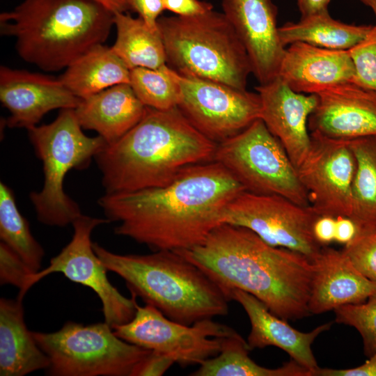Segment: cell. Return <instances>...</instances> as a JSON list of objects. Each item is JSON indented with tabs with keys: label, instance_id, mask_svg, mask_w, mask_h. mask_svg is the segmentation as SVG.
I'll use <instances>...</instances> for the list:
<instances>
[{
	"label": "cell",
	"instance_id": "obj_1",
	"mask_svg": "<svg viewBox=\"0 0 376 376\" xmlns=\"http://www.w3.org/2000/svg\"><path fill=\"white\" fill-rule=\"evenodd\" d=\"M244 187L215 161L189 165L163 187L104 194L97 200L114 233L155 251L201 244L224 224L228 204Z\"/></svg>",
	"mask_w": 376,
	"mask_h": 376
},
{
	"label": "cell",
	"instance_id": "obj_2",
	"mask_svg": "<svg viewBox=\"0 0 376 376\" xmlns=\"http://www.w3.org/2000/svg\"><path fill=\"white\" fill-rule=\"evenodd\" d=\"M202 269L230 298L235 289L262 301L285 320L308 316L313 263L304 255L273 246L245 227H216L200 244L175 251Z\"/></svg>",
	"mask_w": 376,
	"mask_h": 376
},
{
	"label": "cell",
	"instance_id": "obj_3",
	"mask_svg": "<svg viewBox=\"0 0 376 376\" xmlns=\"http://www.w3.org/2000/svg\"><path fill=\"white\" fill-rule=\"evenodd\" d=\"M217 146L178 107H146L141 120L94 159L105 194L134 191L165 186L185 167L214 161Z\"/></svg>",
	"mask_w": 376,
	"mask_h": 376
},
{
	"label": "cell",
	"instance_id": "obj_4",
	"mask_svg": "<svg viewBox=\"0 0 376 376\" xmlns=\"http://www.w3.org/2000/svg\"><path fill=\"white\" fill-rule=\"evenodd\" d=\"M113 16L92 0H24L1 13L0 31L15 39L17 52L24 61L56 72L103 44Z\"/></svg>",
	"mask_w": 376,
	"mask_h": 376
},
{
	"label": "cell",
	"instance_id": "obj_5",
	"mask_svg": "<svg viewBox=\"0 0 376 376\" xmlns=\"http://www.w3.org/2000/svg\"><path fill=\"white\" fill-rule=\"evenodd\" d=\"M94 251L108 271L120 276L132 296L168 318L187 325L225 315L230 301L202 269L175 251L118 254L97 242Z\"/></svg>",
	"mask_w": 376,
	"mask_h": 376
},
{
	"label": "cell",
	"instance_id": "obj_6",
	"mask_svg": "<svg viewBox=\"0 0 376 376\" xmlns=\"http://www.w3.org/2000/svg\"><path fill=\"white\" fill-rule=\"evenodd\" d=\"M166 65L179 74L246 89L252 74L246 49L223 13L160 17Z\"/></svg>",
	"mask_w": 376,
	"mask_h": 376
},
{
	"label": "cell",
	"instance_id": "obj_7",
	"mask_svg": "<svg viewBox=\"0 0 376 376\" xmlns=\"http://www.w3.org/2000/svg\"><path fill=\"white\" fill-rule=\"evenodd\" d=\"M81 129L75 109H63L52 123L27 130L42 163L43 187L31 192L29 198L43 224L64 227L82 214L79 205L64 191L65 175L72 169L88 166L107 143L99 135L86 136Z\"/></svg>",
	"mask_w": 376,
	"mask_h": 376
},
{
	"label": "cell",
	"instance_id": "obj_8",
	"mask_svg": "<svg viewBox=\"0 0 376 376\" xmlns=\"http://www.w3.org/2000/svg\"><path fill=\"white\" fill-rule=\"evenodd\" d=\"M32 334L49 359L51 376H131L150 352L120 338L105 322L68 321L56 331Z\"/></svg>",
	"mask_w": 376,
	"mask_h": 376
},
{
	"label": "cell",
	"instance_id": "obj_9",
	"mask_svg": "<svg viewBox=\"0 0 376 376\" xmlns=\"http://www.w3.org/2000/svg\"><path fill=\"white\" fill-rule=\"evenodd\" d=\"M214 161L223 165L246 191L279 195L309 206L297 168L260 118L217 143Z\"/></svg>",
	"mask_w": 376,
	"mask_h": 376
},
{
	"label": "cell",
	"instance_id": "obj_10",
	"mask_svg": "<svg viewBox=\"0 0 376 376\" xmlns=\"http://www.w3.org/2000/svg\"><path fill=\"white\" fill-rule=\"evenodd\" d=\"M106 219L81 214L72 224L73 235L49 265L27 276L17 298L22 300L27 291L44 277L61 273L69 280L93 290L99 297L104 322L112 329L130 322L136 313V297L127 298L109 281L108 271L94 251L91 234L97 226L109 223Z\"/></svg>",
	"mask_w": 376,
	"mask_h": 376
},
{
	"label": "cell",
	"instance_id": "obj_11",
	"mask_svg": "<svg viewBox=\"0 0 376 376\" xmlns=\"http://www.w3.org/2000/svg\"><path fill=\"white\" fill-rule=\"evenodd\" d=\"M113 330L120 338L166 355L182 366L201 364L217 356L221 338L235 331L212 319L184 324L168 318L151 305L141 306L137 303L134 318Z\"/></svg>",
	"mask_w": 376,
	"mask_h": 376
},
{
	"label": "cell",
	"instance_id": "obj_12",
	"mask_svg": "<svg viewBox=\"0 0 376 376\" xmlns=\"http://www.w3.org/2000/svg\"><path fill=\"white\" fill-rule=\"evenodd\" d=\"M178 90V107L203 135L216 143L241 132L260 116L258 93L194 77L169 67Z\"/></svg>",
	"mask_w": 376,
	"mask_h": 376
},
{
	"label": "cell",
	"instance_id": "obj_13",
	"mask_svg": "<svg viewBox=\"0 0 376 376\" xmlns=\"http://www.w3.org/2000/svg\"><path fill=\"white\" fill-rule=\"evenodd\" d=\"M319 215L279 195L243 191L228 205L224 223L250 229L269 244L298 252L311 262L322 246L313 233Z\"/></svg>",
	"mask_w": 376,
	"mask_h": 376
},
{
	"label": "cell",
	"instance_id": "obj_14",
	"mask_svg": "<svg viewBox=\"0 0 376 376\" xmlns=\"http://www.w3.org/2000/svg\"><path fill=\"white\" fill-rule=\"evenodd\" d=\"M310 134L308 152L297 169L309 206L318 215L350 217L356 159L348 140Z\"/></svg>",
	"mask_w": 376,
	"mask_h": 376
},
{
	"label": "cell",
	"instance_id": "obj_15",
	"mask_svg": "<svg viewBox=\"0 0 376 376\" xmlns=\"http://www.w3.org/2000/svg\"><path fill=\"white\" fill-rule=\"evenodd\" d=\"M221 6L259 84L276 78L285 47L279 40L278 10L272 0H222Z\"/></svg>",
	"mask_w": 376,
	"mask_h": 376
},
{
	"label": "cell",
	"instance_id": "obj_16",
	"mask_svg": "<svg viewBox=\"0 0 376 376\" xmlns=\"http://www.w3.org/2000/svg\"><path fill=\"white\" fill-rule=\"evenodd\" d=\"M81 100L59 78L4 65L0 68V100L10 113L6 120L9 127L29 130L50 111L75 109Z\"/></svg>",
	"mask_w": 376,
	"mask_h": 376
},
{
	"label": "cell",
	"instance_id": "obj_17",
	"mask_svg": "<svg viewBox=\"0 0 376 376\" xmlns=\"http://www.w3.org/2000/svg\"><path fill=\"white\" fill-rule=\"evenodd\" d=\"M255 89L260 99V118L297 169L311 146L308 122L317 105V95L295 92L279 77Z\"/></svg>",
	"mask_w": 376,
	"mask_h": 376
},
{
	"label": "cell",
	"instance_id": "obj_18",
	"mask_svg": "<svg viewBox=\"0 0 376 376\" xmlns=\"http://www.w3.org/2000/svg\"><path fill=\"white\" fill-rule=\"evenodd\" d=\"M316 95L308 122L310 133L340 139L376 136V91L351 82Z\"/></svg>",
	"mask_w": 376,
	"mask_h": 376
},
{
	"label": "cell",
	"instance_id": "obj_19",
	"mask_svg": "<svg viewBox=\"0 0 376 376\" xmlns=\"http://www.w3.org/2000/svg\"><path fill=\"white\" fill-rule=\"evenodd\" d=\"M354 63L349 50H336L296 42L288 45L278 77L294 91L318 94L353 82Z\"/></svg>",
	"mask_w": 376,
	"mask_h": 376
},
{
	"label": "cell",
	"instance_id": "obj_20",
	"mask_svg": "<svg viewBox=\"0 0 376 376\" xmlns=\"http://www.w3.org/2000/svg\"><path fill=\"white\" fill-rule=\"evenodd\" d=\"M312 263L314 273L308 301L311 314L362 303L376 294V283L358 272L343 251L322 246Z\"/></svg>",
	"mask_w": 376,
	"mask_h": 376
},
{
	"label": "cell",
	"instance_id": "obj_21",
	"mask_svg": "<svg viewBox=\"0 0 376 376\" xmlns=\"http://www.w3.org/2000/svg\"><path fill=\"white\" fill-rule=\"evenodd\" d=\"M230 298L242 306L249 317L251 331L246 342L251 350L277 347L287 352L291 359L310 370L312 376L319 367L312 344L321 333L330 329L331 322L321 324L310 332H301L273 314L262 301L246 292L235 289Z\"/></svg>",
	"mask_w": 376,
	"mask_h": 376
},
{
	"label": "cell",
	"instance_id": "obj_22",
	"mask_svg": "<svg viewBox=\"0 0 376 376\" xmlns=\"http://www.w3.org/2000/svg\"><path fill=\"white\" fill-rule=\"evenodd\" d=\"M146 109L130 84H120L82 99L75 113L83 129L97 132L109 144L134 127Z\"/></svg>",
	"mask_w": 376,
	"mask_h": 376
},
{
	"label": "cell",
	"instance_id": "obj_23",
	"mask_svg": "<svg viewBox=\"0 0 376 376\" xmlns=\"http://www.w3.org/2000/svg\"><path fill=\"white\" fill-rule=\"evenodd\" d=\"M22 300L0 299V375L23 376L50 366L24 321Z\"/></svg>",
	"mask_w": 376,
	"mask_h": 376
},
{
	"label": "cell",
	"instance_id": "obj_24",
	"mask_svg": "<svg viewBox=\"0 0 376 376\" xmlns=\"http://www.w3.org/2000/svg\"><path fill=\"white\" fill-rule=\"evenodd\" d=\"M58 78L74 95L85 99L113 86L130 84V70L111 47L100 44L72 62Z\"/></svg>",
	"mask_w": 376,
	"mask_h": 376
},
{
	"label": "cell",
	"instance_id": "obj_25",
	"mask_svg": "<svg viewBox=\"0 0 376 376\" xmlns=\"http://www.w3.org/2000/svg\"><path fill=\"white\" fill-rule=\"evenodd\" d=\"M373 26L343 23L327 12L285 23L279 27V36L285 47L302 42L329 49L350 50L366 38Z\"/></svg>",
	"mask_w": 376,
	"mask_h": 376
},
{
	"label": "cell",
	"instance_id": "obj_26",
	"mask_svg": "<svg viewBox=\"0 0 376 376\" xmlns=\"http://www.w3.org/2000/svg\"><path fill=\"white\" fill-rule=\"evenodd\" d=\"M251 349L235 331L221 338L220 352L209 358L192 376H311V371L294 360L276 368L261 366L249 355Z\"/></svg>",
	"mask_w": 376,
	"mask_h": 376
},
{
	"label": "cell",
	"instance_id": "obj_27",
	"mask_svg": "<svg viewBox=\"0 0 376 376\" xmlns=\"http://www.w3.org/2000/svg\"><path fill=\"white\" fill-rule=\"evenodd\" d=\"M116 39L113 52L131 70L136 68L157 69L166 65L164 45L159 31L151 30L139 17L127 13L113 16Z\"/></svg>",
	"mask_w": 376,
	"mask_h": 376
},
{
	"label": "cell",
	"instance_id": "obj_28",
	"mask_svg": "<svg viewBox=\"0 0 376 376\" xmlns=\"http://www.w3.org/2000/svg\"><path fill=\"white\" fill-rule=\"evenodd\" d=\"M356 159L350 218L359 233H376V136L347 139Z\"/></svg>",
	"mask_w": 376,
	"mask_h": 376
},
{
	"label": "cell",
	"instance_id": "obj_29",
	"mask_svg": "<svg viewBox=\"0 0 376 376\" xmlns=\"http://www.w3.org/2000/svg\"><path fill=\"white\" fill-rule=\"evenodd\" d=\"M0 238L26 263L32 273L41 269L45 251L19 211L13 190L0 183Z\"/></svg>",
	"mask_w": 376,
	"mask_h": 376
},
{
	"label": "cell",
	"instance_id": "obj_30",
	"mask_svg": "<svg viewBox=\"0 0 376 376\" xmlns=\"http://www.w3.org/2000/svg\"><path fill=\"white\" fill-rule=\"evenodd\" d=\"M130 85L146 107L166 110L178 106V87L167 65L157 69H132Z\"/></svg>",
	"mask_w": 376,
	"mask_h": 376
},
{
	"label": "cell",
	"instance_id": "obj_31",
	"mask_svg": "<svg viewBox=\"0 0 376 376\" xmlns=\"http://www.w3.org/2000/svg\"><path fill=\"white\" fill-rule=\"evenodd\" d=\"M335 321L354 327L363 339L364 354L370 357L376 352V294L359 304L336 308Z\"/></svg>",
	"mask_w": 376,
	"mask_h": 376
},
{
	"label": "cell",
	"instance_id": "obj_32",
	"mask_svg": "<svg viewBox=\"0 0 376 376\" xmlns=\"http://www.w3.org/2000/svg\"><path fill=\"white\" fill-rule=\"evenodd\" d=\"M349 52L355 70L352 83L376 91V25Z\"/></svg>",
	"mask_w": 376,
	"mask_h": 376
},
{
	"label": "cell",
	"instance_id": "obj_33",
	"mask_svg": "<svg viewBox=\"0 0 376 376\" xmlns=\"http://www.w3.org/2000/svg\"><path fill=\"white\" fill-rule=\"evenodd\" d=\"M342 251L358 272L376 283V233H357Z\"/></svg>",
	"mask_w": 376,
	"mask_h": 376
},
{
	"label": "cell",
	"instance_id": "obj_34",
	"mask_svg": "<svg viewBox=\"0 0 376 376\" xmlns=\"http://www.w3.org/2000/svg\"><path fill=\"white\" fill-rule=\"evenodd\" d=\"M32 272L22 259L6 244L0 243V283L22 290Z\"/></svg>",
	"mask_w": 376,
	"mask_h": 376
},
{
	"label": "cell",
	"instance_id": "obj_35",
	"mask_svg": "<svg viewBox=\"0 0 376 376\" xmlns=\"http://www.w3.org/2000/svg\"><path fill=\"white\" fill-rule=\"evenodd\" d=\"M174 361L162 353L151 351L134 368L131 376H161L164 375Z\"/></svg>",
	"mask_w": 376,
	"mask_h": 376
},
{
	"label": "cell",
	"instance_id": "obj_36",
	"mask_svg": "<svg viewBox=\"0 0 376 376\" xmlns=\"http://www.w3.org/2000/svg\"><path fill=\"white\" fill-rule=\"evenodd\" d=\"M130 6L151 30L158 31L157 21L164 10L163 0H130Z\"/></svg>",
	"mask_w": 376,
	"mask_h": 376
},
{
	"label": "cell",
	"instance_id": "obj_37",
	"mask_svg": "<svg viewBox=\"0 0 376 376\" xmlns=\"http://www.w3.org/2000/svg\"><path fill=\"white\" fill-rule=\"evenodd\" d=\"M164 10L178 16L192 17L212 10L210 3L200 0H163Z\"/></svg>",
	"mask_w": 376,
	"mask_h": 376
},
{
	"label": "cell",
	"instance_id": "obj_38",
	"mask_svg": "<svg viewBox=\"0 0 376 376\" xmlns=\"http://www.w3.org/2000/svg\"><path fill=\"white\" fill-rule=\"evenodd\" d=\"M312 376H376V352L362 365L347 369L316 368Z\"/></svg>",
	"mask_w": 376,
	"mask_h": 376
},
{
	"label": "cell",
	"instance_id": "obj_39",
	"mask_svg": "<svg viewBox=\"0 0 376 376\" xmlns=\"http://www.w3.org/2000/svg\"><path fill=\"white\" fill-rule=\"evenodd\" d=\"M336 218L319 215L313 226V236L322 246H328L335 240Z\"/></svg>",
	"mask_w": 376,
	"mask_h": 376
},
{
	"label": "cell",
	"instance_id": "obj_40",
	"mask_svg": "<svg viewBox=\"0 0 376 376\" xmlns=\"http://www.w3.org/2000/svg\"><path fill=\"white\" fill-rule=\"evenodd\" d=\"M358 232L355 223L347 217L336 218L335 240L341 244H347L357 235Z\"/></svg>",
	"mask_w": 376,
	"mask_h": 376
},
{
	"label": "cell",
	"instance_id": "obj_41",
	"mask_svg": "<svg viewBox=\"0 0 376 376\" xmlns=\"http://www.w3.org/2000/svg\"><path fill=\"white\" fill-rule=\"evenodd\" d=\"M301 18L329 12L331 0H297Z\"/></svg>",
	"mask_w": 376,
	"mask_h": 376
},
{
	"label": "cell",
	"instance_id": "obj_42",
	"mask_svg": "<svg viewBox=\"0 0 376 376\" xmlns=\"http://www.w3.org/2000/svg\"><path fill=\"white\" fill-rule=\"evenodd\" d=\"M109 10L113 15L131 10L130 0H92Z\"/></svg>",
	"mask_w": 376,
	"mask_h": 376
},
{
	"label": "cell",
	"instance_id": "obj_43",
	"mask_svg": "<svg viewBox=\"0 0 376 376\" xmlns=\"http://www.w3.org/2000/svg\"><path fill=\"white\" fill-rule=\"evenodd\" d=\"M364 5L368 6L373 10L375 17V24L376 25V0H359Z\"/></svg>",
	"mask_w": 376,
	"mask_h": 376
}]
</instances>
